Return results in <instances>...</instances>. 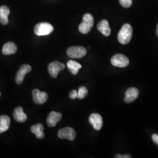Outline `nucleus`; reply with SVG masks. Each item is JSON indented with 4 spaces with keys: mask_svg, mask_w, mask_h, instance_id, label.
Segmentation results:
<instances>
[{
    "mask_svg": "<svg viewBox=\"0 0 158 158\" xmlns=\"http://www.w3.org/2000/svg\"><path fill=\"white\" fill-rule=\"evenodd\" d=\"M132 28L131 25L126 23L124 24L122 28L119 32L118 35V40L121 44L126 45L128 44L132 38Z\"/></svg>",
    "mask_w": 158,
    "mask_h": 158,
    "instance_id": "obj_1",
    "label": "nucleus"
},
{
    "mask_svg": "<svg viewBox=\"0 0 158 158\" xmlns=\"http://www.w3.org/2000/svg\"><path fill=\"white\" fill-rule=\"evenodd\" d=\"M94 25V18L90 14H85L83 18V22L80 24L79 31L83 34H88Z\"/></svg>",
    "mask_w": 158,
    "mask_h": 158,
    "instance_id": "obj_2",
    "label": "nucleus"
},
{
    "mask_svg": "<svg viewBox=\"0 0 158 158\" xmlns=\"http://www.w3.org/2000/svg\"><path fill=\"white\" fill-rule=\"evenodd\" d=\"M53 26L48 23H38L34 28V32L38 36H45L51 34L53 31Z\"/></svg>",
    "mask_w": 158,
    "mask_h": 158,
    "instance_id": "obj_3",
    "label": "nucleus"
},
{
    "mask_svg": "<svg viewBox=\"0 0 158 158\" xmlns=\"http://www.w3.org/2000/svg\"><path fill=\"white\" fill-rule=\"evenodd\" d=\"M86 54L87 50L83 46H72L68 48L67 50L68 56L74 59L81 58L85 56Z\"/></svg>",
    "mask_w": 158,
    "mask_h": 158,
    "instance_id": "obj_4",
    "label": "nucleus"
},
{
    "mask_svg": "<svg viewBox=\"0 0 158 158\" xmlns=\"http://www.w3.org/2000/svg\"><path fill=\"white\" fill-rule=\"evenodd\" d=\"M113 66L118 68H125L128 66L130 60L128 58L122 54H117L111 59Z\"/></svg>",
    "mask_w": 158,
    "mask_h": 158,
    "instance_id": "obj_5",
    "label": "nucleus"
},
{
    "mask_svg": "<svg viewBox=\"0 0 158 158\" xmlns=\"http://www.w3.org/2000/svg\"><path fill=\"white\" fill-rule=\"evenodd\" d=\"M65 68V66L62 63L55 61L51 63L48 66V72L51 77L56 78L59 73Z\"/></svg>",
    "mask_w": 158,
    "mask_h": 158,
    "instance_id": "obj_6",
    "label": "nucleus"
},
{
    "mask_svg": "<svg viewBox=\"0 0 158 158\" xmlns=\"http://www.w3.org/2000/svg\"><path fill=\"white\" fill-rule=\"evenodd\" d=\"M76 131L73 128L66 127L59 130L57 135L60 139H67L69 141H73L76 137Z\"/></svg>",
    "mask_w": 158,
    "mask_h": 158,
    "instance_id": "obj_7",
    "label": "nucleus"
},
{
    "mask_svg": "<svg viewBox=\"0 0 158 158\" xmlns=\"http://www.w3.org/2000/svg\"><path fill=\"white\" fill-rule=\"evenodd\" d=\"M34 102L37 104H43L48 98V94L45 92H42L38 89H34L32 91Z\"/></svg>",
    "mask_w": 158,
    "mask_h": 158,
    "instance_id": "obj_8",
    "label": "nucleus"
},
{
    "mask_svg": "<svg viewBox=\"0 0 158 158\" xmlns=\"http://www.w3.org/2000/svg\"><path fill=\"white\" fill-rule=\"evenodd\" d=\"M31 70L32 68L29 64H23V66H21L16 75L15 81L17 84H21L23 81L25 76L29 73Z\"/></svg>",
    "mask_w": 158,
    "mask_h": 158,
    "instance_id": "obj_9",
    "label": "nucleus"
},
{
    "mask_svg": "<svg viewBox=\"0 0 158 158\" xmlns=\"http://www.w3.org/2000/svg\"><path fill=\"white\" fill-rule=\"evenodd\" d=\"M89 123L95 130L99 131L102 128L103 121L102 116L100 114L93 113L91 114L89 117Z\"/></svg>",
    "mask_w": 158,
    "mask_h": 158,
    "instance_id": "obj_10",
    "label": "nucleus"
},
{
    "mask_svg": "<svg viewBox=\"0 0 158 158\" xmlns=\"http://www.w3.org/2000/svg\"><path fill=\"white\" fill-rule=\"evenodd\" d=\"M62 118V115L60 113H56L55 111L51 112L46 120L47 124L49 127H54L57 123L59 122Z\"/></svg>",
    "mask_w": 158,
    "mask_h": 158,
    "instance_id": "obj_11",
    "label": "nucleus"
},
{
    "mask_svg": "<svg viewBox=\"0 0 158 158\" xmlns=\"http://www.w3.org/2000/svg\"><path fill=\"white\" fill-rule=\"evenodd\" d=\"M139 96V90L135 87L128 89L125 93L124 101L127 103H131L136 100Z\"/></svg>",
    "mask_w": 158,
    "mask_h": 158,
    "instance_id": "obj_12",
    "label": "nucleus"
},
{
    "mask_svg": "<svg viewBox=\"0 0 158 158\" xmlns=\"http://www.w3.org/2000/svg\"><path fill=\"white\" fill-rule=\"evenodd\" d=\"M13 115L15 120L19 123H23L27 119V115L23 112V109L21 107H18L15 109Z\"/></svg>",
    "mask_w": 158,
    "mask_h": 158,
    "instance_id": "obj_13",
    "label": "nucleus"
},
{
    "mask_svg": "<svg viewBox=\"0 0 158 158\" xmlns=\"http://www.w3.org/2000/svg\"><path fill=\"white\" fill-rule=\"evenodd\" d=\"M10 14V10L7 6L0 7V23L2 25H7L8 23V15Z\"/></svg>",
    "mask_w": 158,
    "mask_h": 158,
    "instance_id": "obj_14",
    "label": "nucleus"
},
{
    "mask_svg": "<svg viewBox=\"0 0 158 158\" xmlns=\"http://www.w3.org/2000/svg\"><path fill=\"white\" fill-rule=\"evenodd\" d=\"M97 29L98 31L106 36H108L111 34V28L109 23L107 20H102L97 25Z\"/></svg>",
    "mask_w": 158,
    "mask_h": 158,
    "instance_id": "obj_15",
    "label": "nucleus"
},
{
    "mask_svg": "<svg viewBox=\"0 0 158 158\" xmlns=\"http://www.w3.org/2000/svg\"><path fill=\"white\" fill-rule=\"evenodd\" d=\"M11 120L7 115L0 116V134L3 133L9 129Z\"/></svg>",
    "mask_w": 158,
    "mask_h": 158,
    "instance_id": "obj_16",
    "label": "nucleus"
},
{
    "mask_svg": "<svg viewBox=\"0 0 158 158\" xmlns=\"http://www.w3.org/2000/svg\"><path fill=\"white\" fill-rule=\"evenodd\" d=\"M44 127L41 124H37L31 127V130L32 133L35 134L37 138L43 139L45 137V134L44 132Z\"/></svg>",
    "mask_w": 158,
    "mask_h": 158,
    "instance_id": "obj_17",
    "label": "nucleus"
},
{
    "mask_svg": "<svg viewBox=\"0 0 158 158\" xmlns=\"http://www.w3.org/2000/svg\"><path fill=\"white\" fill-rule=\"evenodd\" d=\"M17 46L13 42H8L2 48V53L5 55H12L16 53Z\"/></svg>",
    "mask_w": 158,
    "mask_h": 158,
    "instance_id": "obj_18",
    "label": "nucleus"
},
{
    "mask_svg": "<svg viewBox=\"0 0 158 158\" xmlns=\"http://www.w3.org/2000/svg\"><path fill=\"white\" fill-rule=\"evenodd\" d=\"M67 66L70 72L74 75H76L78 73L79 69L81 68V65L74 60H69L67 63Z\"/></svg>",
    "mask_w": 158,
    "mask_h": 158,
    "instance_id": "obj_19",
    "label": "nucleus"
},
{
    "mask_svg": "<svg viewBox=\"0 0 158 158\" xmlns=\"http://www.w3.org/2000/svg\"><path fill=\"white\" fill-rule=\"evenodd\" d=\"M88 94V90L84 86H81L79 88V91L77 92V98L83 99Z\"/></svg>",
    "mask_w": 158,
    "mask_h": 158,
    "instance_id": "obj_20",
    "label": "nucleus"
},
{
    "mask_svg": "<svg viewBox=\"0 0 158 158\" xmlns=\"http://www.w3.org/2000/svg\"><path fill=\"white\" fill-rule=\"evenodd\" d=\"M119 1L120 4L125 8H129L132 4V0H119Z\"/></svg>",
    "mask_w": 158,
    "mask_h": 158,
    "instance_id": "obj_21",
    "label": "nucleus"
},
{
    "mask_svg": "<svg viewBox=\"0 0 158 158\" xmlns=\"http://www.w3.org/2000/svg\"><path fill=\"white\" fill-rule=\"evenodd\" d=\"M69 97L71 99H75L77 97V91L75 90H73L72 91L70 94H69Z\"/></svg>",
    "mask_w": 158,
    "mask_h": 158,
    "instance_id": "obj_22",
    "label": "nucleus"
},
{
    "mask_svg": "<svg viewBox=\"0 0 158 158\" xmlns=\"http://www.w3.org/2000/svg\"><path fill=\"white\" fill-rule=\"evenodd\" d=\"M152 138L153 141L154 142V143L158 146V135L153 134Z\"/></svg>",
    "mask_w": 158,
    "mask_h": 158,
    "instance_id": "obj_23",
    "label": "nucleus"
},
{
    "mask_svg": "<svg viewBox=\"0 0 158 158\" xmlns=\"http://www.w3.org/2000/svg\"><path fill=\"white\" fill-rule=\"evenodd\" d=\"M132 158L131 157V156L130 155H123V156H122V158Z\"/></svg>",
    "mask_w": 158,
    "mask_h": 158,
    "instance_id": "obj_24",
    "label": "nucleus"
},
{
    "mask_svg": "<svg viewBox=\"0 0 158 158\" xmlns=\"http://www.w3.org/2000/svg\"><path fill=\"white\" fill-rule=\"evenodd\" d=\"M115 158H122V155H119V154H117V155H115Z\"/></svg>",
    "mask_w": 158,
    "mask_h": 158,
    "instance_id": "obj_25",
    "label": "nucleus"
},
{
    "mask_svg": "<svg viewBox=\"0 0 158 158\" xmlns=\"http://www.w3.org/2000/svg\"><path fill=\"white\" fill-rule=\"evenodd\" d=\"M156 34H157V36H158V25H157V29H156Z\"/></svg>",
    "mask_w": 158,
    "mask_h": 158,
    "instance_id": "obj_26",
    "label": "nucleus"
},
{
    "mask_svg": "<svg viewBox=\"0 0 158 158\" xmlns=\"http://www.w3.org/2000/svg\"><path fill=\"white\" fill-rule=\"evenodd\" d=\"M0 96H1V93H0Z\"/></svg>",
    "mask_w": 158,
    "mask_h": 158,
    "instance_id": "obj_27",
    "label": "nucleus"
}]
</instances>
